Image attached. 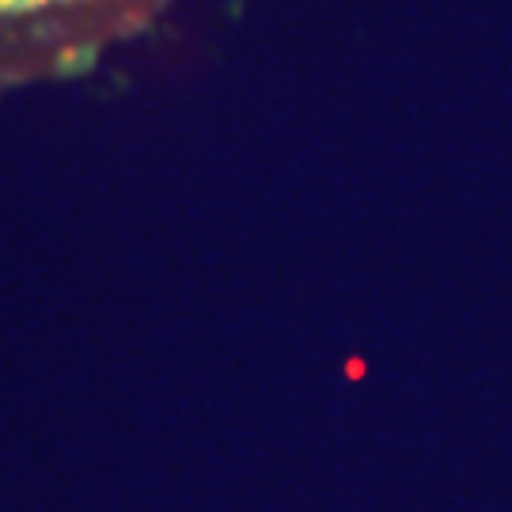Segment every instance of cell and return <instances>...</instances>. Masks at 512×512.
Here are the masks:
<instances>
[{"instance_id":"1","label":"cell","mask_w":512,"mask_h":512,"mask_svg":"<svg viewBox=\"0 0 512 512\" xmlns=\"http://www.w3.org/2000/svg\"><path fill=\"white\" fill-rule=\"evenodd\" d=\"M175 0H0V95L65 84L148 35Z\"/></svg>"}]
</instances>
